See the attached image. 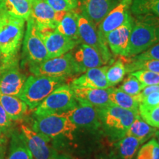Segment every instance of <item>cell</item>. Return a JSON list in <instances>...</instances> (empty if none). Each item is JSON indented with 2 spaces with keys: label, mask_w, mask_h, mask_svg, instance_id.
<instances>
[{
  "label": "cell",
  "mask_w": 159,
  "mask_h": 159,
  "mask_svg": "<svg viewBox=\"0 0 159 159\" xmlns=\"http://www.w3.org/2000/svg\"><path fill=\"white\" fill-rule=\"evenodd\" d=\"M0 159H4V150L1 142H0Z\"/></svg>",
  "instance_id": "cell-42"
},
{
  "label": "cell",
  "mask_w": 159,
  "mask_h": 159,
  "mask_svg": "<svg viewBox=\"0 0 159 159\" xmlns=\"http://www.w3.org/2000/svg\"><path fill=\"white\" fill-rule=\"evenodd\" d=\"M109 99L113 105L139 113V103L136 96H132L121 90L119 88H108Z\"/></svg>",
  "instance_id": "cell-25"
},
{
  "label": "cell",
  "mask_w": 159,
  "mask_h": 159,
  "mask_svg": "<svg viewBox=\"0 0 159 159\" xmlns=\"http://www.w3.org/2000/svg\"><path fill=\"white\" fill-rule=\"evenodd\" d=\"M108 66L88 69L78 78L74 80L71 87L91 89H108L109 84L106 78V71Z\"/></svg>",
  "instance_id": "cell-20"
},
{
  "label": "cell",
  "mask_w": 159,
  "mask_h": 159,
  "mask_svg": "<svg viewBox=\"0 0 159 159\" xmlns=\"http://www.w3.org/2000/svg\"><path fill=\"white\" fill-rule=\"evenodd\" d=\"M126 72H134L138 70H148L159 73L158 60H139L131 59L128 64L125 65Z\"/></svg>",
  "instance_id": "cell-30"
},
{
  "label": "cell",
  "mask_w": 159,
  "mask_h": 159,
  "mask_svg": "<svg viewBox=\"0 0 159 159\" xmlns=\"http://www.w3.org/2000/svg\"><path fill=\"white\" fill-rule=\"evenodd\" d=\"M82 14L98 25L120 0H77Z\"/></svg>",
  "instance_id": "cell-17"
},
{
  "label": "cell",
  "mask_w": 159,
  "mask_h": 159,
  "mask_svg": "<svg viewBox=\"0 0 159 159\" xmlns=\"http://www.w3.org/2000/svg\"><path fill=\"white\" fill-rule=\"evenodd\" d=\"M78 103L89 105L97 108L112 105L108 89H91L71 87Z\"/></svg>",
  "instance_id": "cell-18"
},
{
  "label": "cell",
  "mask_w": 159,
  "mask_h": 159,
  "mask_svg": "<svg viewBox=\"0 0 159 159\" xmlns=\"http://www.w3.org/2000/svg\"><path fill=\"white\" fill-rule=\"evenodd\" d=\"M134 22V20L130 14L123 25L110 32L107 35L106 42L114 54L125 57L127 56L129 41Z\"/></svg>",
  "instance_id": "cell-15"
},
{
  "label": "cell",
  "mask_w": 159,
  "mask_h": 159,
  "mask_svg": "<svg viewBox=\"0 0 159 159\" xmlns=\"http://www.w3.org/2000/svg\"><path fill=\"white\" fill-rule=\"evenodd\" d=\"M133 58L139 60H158L159 61V41L155 43L147 50L135 55Z\"/></svg>",
  "instance_id": "cell-35"
},
{
  "label": "cell",
  "mask_w": 159,
  "mask_h": 159,
  "mask_svg": "<svg viewBox=\"0 0 159 159\" xmlns=\"http://www.w3.org/2000/svg\"><path fill=\"white\" fill-rule=\"evenodd\" d=\"M20 134L34 159H51L57 154L49 145V139L38 134L27 125H21Z\"/></svg>",
  "instance_id": "cell-11"
},
{
  "label": "cell",
  "mask_w": 159,
  "mask_h": 159,
  "mask_svg": "<svg viewBox=\"0 0 159 159\" xmlns=\"http://www.w3.org/2000/svg\"><path fill=\"white\" fill-rule=\"evenodd\" d=\"M69 1L71 4V5L73 6L74 9L76 8L77 6H78V1L77 0H69Z\"/></svg>",
  "instance_id": "cell-41"
},
{
  "label": "cell",
  "mask_w": 159,
  "mask_h": 159,
  "mask_svg": "<svg viewBox=\"0 0 159 159\" xmlns=\"http://www.w3.org/2000/svg\"><path fill=\"white\" fill-rule=\"evenodd\" d=\"M26 80L19 69L17 56L10 57L0 67V94L18 97Z\"/></svg>",
  "instance_id": "cell-9"
},
{
  "label": "cell",
  "mask_w": 159,
  "mask_h": 159,
  "mask_svg": "<svg viewBox=\"0 0 159 159\" xmlns=\"http://www.w3.org/2000/svg\"><path fill=\"white\" fill-rule=\"evenodd\" d=\"M136 159H159V146L157 140L152 139L139 149Z\"/></svg>",
  "instance_id": "cell-32"
},
{
  "label": "cell",
  "mask_w": 159,
  "mask_h": 159,
  "mask_svg": "<svg viewBox=\"0 0 159 159\" xmlns=\"http://www.w3.org/2000/svg\"><path fill=\"white\" fill-rule=\"evenodd\" d=\"M78 104L70 85L62 84L46 97L35 108V115L38 117L63 114L75 108Z\"/></svg>",
  "instance_id": "cell-6"
},
{
  "label": "cell",
  "mask_w": 159,
  "mask_h": 159,
  "mask_svg": "<svg viewBox=\"0 0 159 159\" xmlns=\"http://www.w3.org/2000/svg\"><path fill=\"white\" fill-rule=\"evenodd\" d=\"M56 12H66L74 10L69 0H44Z\"/></svg>",
  "instance_id": "cell-36"
},
{
  "label": "cell",
  "mask_w": 159,
  "mask_h": 159,
  "mask_svg": "<svg viewBox=\"0 0 159 159\" xmlns=\"http://www.w3.org/2000/svg\"><path fill=\"white\" fill-rule=\"evenodd\" d=\"M142 141L135 137L125 136L115 144V155L113 159H133L136 156Z\"/></svg>",
  "instance_id": "cell-24"
},
{
  "label": "cell",
  "mask_w": 159,
  "mask_h": 159,
  "mask_svg": "<svg viewBox=\"0 0 159 159\" xmlns=\"http://www.w3.org/2000/svg\"><path fill=\"white\" fill-rule=\"evenodd\" d=\"M72 55L79 69L80 73L85 72L88 69L107 64L102 55L97 49L85 43H81Z\"/></svg>",
  "instance_id": "cell-19"
},
{
  "label": "cell",
  "mask_w": 159,
  "mask_h": 159,
  "mask_svg": "<svg viewBox=\"0 0 159 159\" xmlns=\"http://www.w3.org/2000/svg\"><path fill=\"white\" fill-rule=\"evenodd\" d=\"M30 71L37 76H47L66 78L67 77L80 73L72 53L49 58L39 64L30 66Z\"/></svg>",
  "instance_id": "cell-7"
},
{
  "label": "cell",
  "mask_w": 159,
  "mask_h": 159,
  "mask_svg": "<svg viewBox=\"0 0 159 159\" xmlns=\"http://www.w3.org/2000/svg\"><path fill=\"white\" fill-rule=\"evenodd\" d=\"M99 159H113V158H100Z\"/></svg>",
  "instance_id": "cell-44"
},
{
  "label": "cell",
  "mask_w": 159,
  "mask_h": 159,
  "mask_svg": "<svg viewBox=\"0 0 159 159\" xmlns=\"http://www.w3.org/2000/svg\"><path fill=\"white\" fill-rule=\"evenodd\" d=\"M65 12H56L44 0H32L30 17L39 30L55 29Z\"/></svg>",
  "instance_id": "cell-14"
},
{
  "label": "cell",
  "mask_w": 159,
  "mask_h": 159,
  "mask_svg": "<svg viewBox=\"0 0 159 159\" xmlns=\"http://www.w3.org/2000/svg\"><path fill=\"white\" fill-rule=\"evenodd\" d=\"M25 21L0 12V49L3 55L17 56L25 34Z\"/></svg>",
  "instance_id": "cell-3"
},
{
  "label": "cell",
  "mask_w": 159,
  "mask_h": 159,
  "mask_svg": "<svg viewBox=\"0 0 159 159\" xmlns=\"http://www.w3.org/2000/svg\"><path fill=\"white\" fill-rule=\"evenodd\" d=\"M156 128L150 126L142 119L139 114L135 118L134 121L127 130L125 136H130L142 141L143 144L150 139L151 137L156 136L157 133Z\"/></svg>",
  "instance_id": "cell-26"
},
{
  "label": "cell",
  "mask_w": 159,
  "mask_h": 159,
  "mask_svg": "<svg viewBox=\"0 0 159 159\" xmlns=\"http://www.w3.org/2000/svg\"><path fill=\"white\" fill-rule=\"evenodd\" d=\"M139 114L148 124L159 130V105L150 106L140 103Z\"/></svg>",
  "instance_id": "cell-31"
},
{
  "label": "cell",
  "mask_w": 159,
  "mask_h": 159,
  "mask_svg": "<svg viewBox=\"0 0 159 159\" xmlns=\"http://www.w3.org/2000/svg\"><path fill=\"white\" fill-rule=\"evenodd\" d=\"M77 128V125L64 113L38 116L32 128L38 134L49 140L61 136H65L71 140L73 133Z\"/></svg>",
  "instance_id": "cell-5"
},
{
  "label": "cell",
  "mask_w": 159,
  "mask_h": 159,
  "mask_svg": "<svg viewBox=\"0 0 159 159\" xmlns=\"http://www.w3.org/2000/svg\"><path fill=\"white\" fill-rule=\"evenodd\" d=\"M12 120L7 114L5 109L0 104V136L5 134L11 128Z\"/></svg>",
  "instance_id": "cell-37"
},
{
  "label": "cell",
  "mask_w": 159,
  "mask_h": 159,
  "mask_svg": "<svg viewBox=\"0 0 159 159\" xmlns=\"http://www.w3.org/2000/svg\"><path fill=\"white\" fill-rule=\"evenodd\" d=\"M0 104L12 121L22 119L28 109L27 105L19 97L12 95L0 94Z\"/></svg>",
  "instance_id": "cell-22"
},
{
  "label": "cell",
  "mask_w": 159,
  "mask_h": 159,
  "mask_svg": "<svg viewBox=\"0 0 159 159\" xmlns=\"http://www.w3.org/2000/svg\"><path fill=\"white\" fill-rule=\"evenodd\" d=\"M130 74L136 77L145 86L159 85V73L148 70H138Z\"/></svg>",
  "instance_id": "cell-34"
},
{
  "label": "cell",
  "mask_w": 159,
  "mask_h": 159,
  "mask_svg": "<svg viewBox=\"0 0 159 159\" xmlns=\"http://www.w3.org/2000/svg\"><path fill=\"white\" fill-rule=\"evenodd\" d=\"M66 78L30 75L26 80L18 97L31 110L35 109L55 89L64 83Z\"/></svg>",
  "instance_id": "cell-2"
},
{
  "label": "cell",
  "mask_w": 159,
  "mask_h": 159,
  "mask_svg": "<svg viewBox=\"0 0 159 159\" xmlns=\"http://www.w3.org/2000/svg\"><path fill=\"white\" fill-rule=\"evenodd\" d=\"M145 87L146 86L143 85L136 77L130 74L125 80L119 89L127 94L132 95V96H136L139 94Z\"/></svg>",
  "instance_id": "cell-33"
},
{
  "label": "cell",
  "mask_w": 159,
  "mask_h": 159,
  "mask_svg": "<svg viewBox=\"0 0 159 159\" xmlns=\"http://www.w3.org/2000/svg\"><path fill=\"white\" fill-rule=\"evenodd\" d=\"M48 59V53L34 20L30 17L23 41V61L30 66L36 65Z\"/></svg>",
  "instance_id": "cell-8"
},
{
  "label": "cell",
  "mask_w": 159,
  "mask_h": 159,
  "mask_svg": "<svg viewBox=\"0 0 159 159\" xmlns=\"http://www.w3.org/2000/svg\"><path fill=\"white\" fill-rule=\"evenodd\" d=\"M131 30L126 57H134L159 41V18L152 15L136 16Z\"/></svg>",
  "instance_id": "cell-1"
},
{
  "label": "cell",
  "mask_w": 159,
  "mask_h": 159,
  "mask_svg": "<svg viewBox=\"0 0 159 159\" xmlns=\"http://www.w3.org/2000/svg\"><path fill=\"white\" fill-rule=\"evenodd\" d=\"M12 57H16V56H7V55H3L2 53L0 52V67L3 65V63H5L7 59Z\"/></svg>",
  "instance_id": "cell-39"
},
{
  "label": "cell",
  "mask_w": 159,
  "mask_h": 159,
  "mask_svg": "<svg viewBox=\"0 0 159 159\" xmlns=\"http://www.w3.org/2000/svg\"><path fill=\"white\" fill-rule=\"evenodd\" d=\"M130 7L136 16L152 15L159 18V0H133Z\"/></svg>",
  "instance_id": "cell-28"
},
{
  "label": "cell",
  "mask_w": 159,
  "mask_h": 159,
  "mask_svg": "<svg viewBox=\"0 0 159 159\" xmlns=\"http://www.w3.org/2000/svg\"><path fill=\"white\" fill-rule=\"evenodd\" d=\"M55 30L61 34L80 42L78 32V13L73 10L63 13Z\"/></svg>",
  "instance_id": "cell-23"
},
{
  "label": "cell",
  "mask_w": 159,
  "mask_h": 159,
  "mask_svg": "<svg viewBox=\"0 0 159 159\" xmlns=\"http://www.w3.org/2000/svg\"><path fill=\"white\" fill-rule=\"evenodd\" d=\"M100 119L101 126L111 136L116 138H123L126 131L134 122L139 113L127 110L110 105L97 108Z\"/></svg>",
  "instance_id": "cell-4"
},
{
  "label": "cell",
  "mask_w": 159,
  "mask_h": 159,
  "mask_svg": "<svg viewBox=\"0 0 159 159\" xmlns=\"http://www.w3.org/2000/svg\"><path fill=\"white\" fill-rule=\"evenodd\" d=\"M156 137L157 138V142H158V146H159V131L158 130L157 131V133H156Z\"/></svg>",
  "instance_id": "cell-43"
},
{
  "label": "cell",
  "mask_w": 159,
  "mask_h": 159,
  "mask_svg": "<svg viewBox=\"0 0 159 159\" xmlns=\"http://www.w3.org/2000/svg\"><path fill=\"white\" fill-rule=\"evenodd\" d=\"M51 159H71L69 157L65 156V155H58L57 154L56 156H55L53 158H52Z\"/></svg>",
  "instance_id": "cell-40"
},
{
  "label": "cell",
  "mask_w": 159,
  "mask_h": 159,
  "mask_svg": "<svg viewBox=\"0 0 159 159\" xmlns=\"http://www.w3.org/2000/svg\"><path fill=\"white\" fill-rule=\"evenodd\" d=\"M32 0H0V12L25 21L30 17Z\"/></svg>",
  "instance_id": "cell-21"
},
{
  "label": "cell",
  "mask_w": 159,
  "mask_h": 159,
  "mask_svg": "<svg viewBox=\"0 0 159 159\" xmlns=\"http://www.w3.org/2000/svg\"><path fill=\"white\" fill-rule=\"evenodd\" d=\"M39 31L48 53V59L69 52L79 43L61 34L55 29H47Z\"/></svg>",
  "instance_id": "cell-12"
},
{
  "label": "cell",
  "mask_w": 159,
  "mask_h": 159,
  "mask_svg": "<svg viewBox=\"0 0 159 159\" xmlns=\"http://www.w3.org/2000/svg\"><path fill=\"white\" fill-rule=\"evenodd\" d=\"M6 159H34L24 142L21 134L13 136L8 155Z\"/></svg>",
  "instance_id": "cell-27"
},
{
  "label": "cell",
  "mask_w": 159,
  "mask_h": 159,
  "mask_svg": "<svg viewBox=\"0 0 159 159\" xmlns=\"http://www.w3.org/2000/svg\"><path fill=\"white\" fill-rule=\"evenodd\" d=\"M78 32L80 41L97 49L108 63L111 59L108 44L99 36L96 25L82 13H78Z\"/></svg>",
  "instance_id": "cell-10"
},
{
  "label": "cell",
  "mask_w": 159,
  "mask_h": 159,
  "mask_svg": "<svg viewBox=\"0 0 159 159\" xmlns=\"http://www.w3.org/2000/svg\"><path fill=\"white\" fill-rule=\"evenodd\" d=\"M132 2L133 0H120L99 24L97 32L99 36L104 42L107 43L106 36L110 32L120 27L126 21L127 18L130 15L129 9Z\"/></svg>",
  "instance_id": "cell-13"
},
{
  "label": "cell",
  "mask_w": 159,
  "mask_h": 159,
  "mask_svg": "<svg viewBox=\"0 0 159 159\" xmlns=\"http://www.w3.org/2000/svg\"><path fill=\"white\" fill-rule=\"evenodd\" d=\"M140 103L146 105H150V106L159 105V91L151 93L148 96L145 97L144 99H142Z\"/></svg>",
  "instance_id": "cell-38"
},
{
  "label": "cell",
  "mask_w": 159,
  "mask_h": 159,
  "mask_svg": "<svg viewBox=\"0 0 159 159\" xmlns=\"http://www.w3.org/2000/svg\"><path fill=\"white\" fill-rule=\"evenodd\" d=\"M126 74L125 65L122 60H118L112 66H108L106 71V78L110 87H114L124 79Z\"/></svg>",
  "instance_id": "cell-29"
},
{
  "label": "cell",
  "mask_w": 159,
  "mask_h": 159,
  "mask_svg": "<svg viewBox=\"0 0 159 159\" xmlns=\"http://www.w3.org/2000/svg\"><path fill=\"white\" fill-rule=\"evenodd\" d=\"M64 114L77 127L89 129H98L101 127L98 110L91 105L79 103L77 107Z\"/></svg>",
  "instance_id": "cell-16"
},
{
  "label": "cell",
  "mask_w": 159,
  "mask_h": 159,
  "mask_svg": "<svg viewBox=\"0 0 159 159\" xmlns=\"http://www.w3.org/2000/svg\"><path fill=\"white\" fill-rule=\"evenodd\" d=\"M0 52H1V49H0Z\"/></svg>",
  "instance_id": "cell-45"
}]
</instances>
